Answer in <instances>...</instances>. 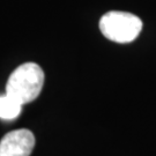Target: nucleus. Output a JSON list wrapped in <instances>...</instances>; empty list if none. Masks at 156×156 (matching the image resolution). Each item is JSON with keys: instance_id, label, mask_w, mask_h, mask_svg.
<instances>
[{"instance_id": "obj_1", "label": "nucleus", "mask_w": 156, "mask_h": 156, "mask_svg": "<svg viewBox=\"0 0 156 156\" xmlns=\"http://www.w3.org/2000/svg\"><path fill=\"white\" fill-rule=\"evenodd\" d=\"M44 84V72L35 62H26L12 73L6 83V94L21 105L35 101Z\"/></svg>"}, {"instance_id": "obj_2", "label": "nucleus", "mask_w": 156, "mask_h": 156, "mask_svg": "<svg viewBox=\"0 0 156 156\" xmlns=\"http://www.w3.org/2000/svg\"><path fill=\"white\" fill-rule=\"evenodd\" d=\"M100 29L104 37L116 43H131L140 35L142 21L128 12L111 11L100 20Z\"/></svg>"}, {"instance_id": "obj_3", "label": "nucleus", "mask_w": 156, "mask_h": 156, "mask_svg": "<svg viewBox=\"0 0 156 156\" xmlns=\"http://www.w3.org/2000/svg\"><path fill=\"white\" fill-rule=\"evenodd\" d=\"M35 147V135L27 128L7 133L0 141V156H30Z\"/></svg>"}, {"instance_id": "obj_4", "label": "nucleus", "mask_w": 156, "mask_h": 156, "mask_svg": "<svg viewBox=\"0 0 156 156\" xmlns=\"http://www.w3.org/2000/svg\"><path fill=\"white\" fill-rule=\"evenodd\" d=\"M22 105L7 94L0 95V118L4 120H12L19 117Z\"/></svg>"}]
</instances>
